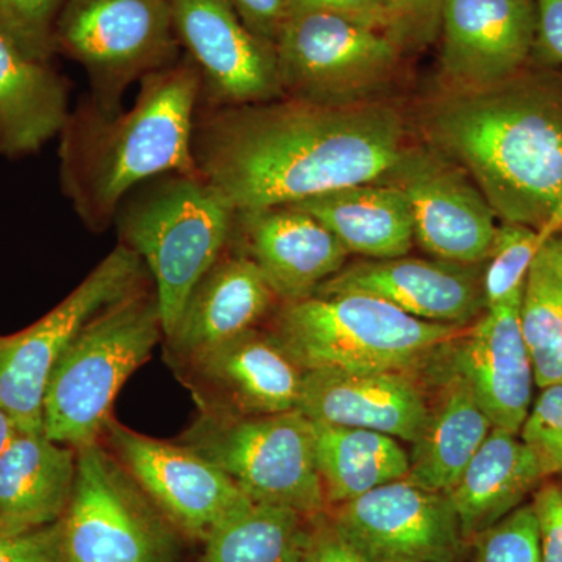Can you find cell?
I'll list each match as a JSON object with an SVG mask.
<instances>
[{"mask_svg": "<svg viewBox=\"0 0 562 562\" xmlns=\"http://www.w3.org/2000/svg\"><path fill=\"white\" fill-rule=\"evenodd\" d=\"M412 147L408 120L387 99L351 106L288 98L239 106L201 103L192 133L195 168L236 211L391 181Z\"/></svg>", "mask_w": 562, "mask_h": 562, "instance_id": "1", "label": "cell"}, {"mask_svg": "<svg viewBox=\"0 0 562 562\" xmlns=\"http://www.w3.org/2000/svg\"><path fill=\"white\" fill-rule=\"evenodd\" d=\"M416 122L425 146L472 177L498 221L542 236L562 202L560 66L535 61L479 90L443 87Z\"/></svg>", "mask_w": 562, "mask_h": 562, "instance_id": "2", "label": "cell"}, {"mask_svg": "<svg viewBox=\"0 0 562 562\" xmlns=\"http://www.w3.org/2000/svg\"><path fill=\"white\" fill-rule=\"evenodd\" d=\"M202 80L190 58L139 81L131 110L105 114L85 99L61 132V190L83 224L103 232L121 202L165 173H199L192 133Z\"/></svg>", "mask_w": 562, "mask_h": 562, "instance_id": "3", "label": "cell"}, {"mask_svg": "<svg viewBox=\"0 0 562 562\" xmlns=\"http://www.w3.org/2000/svg\"><path fill=\"white\" fill-rule=\"evenodd\" d=\"M236 210L201 173L172 172L136 187L113 224L149 271L165 338L195 284L227 250Z\"/></svg>", "mask_w": 562, "mask_h": 562, "instance_id": "4", "label": "cell"}, {"mask_svg": "<svg viewBox=\"0 0 562 562\" xmlns=\"http://www.w3.org/2000/svg\"><path fill=\"white\" fill-rule=\"evenodd\" d=\"M465 328L417 319L383 299L347 292L283 303L272 333L305 371L414 372Z\"/></svg>", "mask_w": 562, "mask_h": 562, "instance_id": "5", "label": "cell"}, {"mask_svg": "<svg viewBox=\"0 0 562 562\" xmlns=\"http://www.w3.org/2000/svg\"><path fill=\"white\" fill-rule=\"evenodd\" d=\"M161 338L160 308L149 284L103 310L52 372L43 403L44 435L76 450L99 442L113 419L117 392Z\"/></svg>", "mask_w": 562, "mask_h": 562, "instance_id": "6", "label": "cell"}, {"mask_svg": "<svg viewBox=\"0 0 562 562\" xmlns=\"http://www.w3.org/2000/svg\"><path fill=\"white\" fill-rule=\"evenodd\" d=\"M179 442L227 473L251 502L310 517L327 509L314 424L297 409L265 416L202 412Z\"/></svg>", "mask_w": 562, "mask_h": 562, "instance_id": "7", "label": "cell"}, {"mask_svg": "<svg viewBox=\"0 0 562 562\" xmlns=\"http://www.w3.org/2000/svg\"><path fill=\"white\" fill-rule=\"evenodd\" d=\"M276 55L283 98L351 106L384 101L406 54L371 25L328 11L294 9Z\"/></svg>", "mask_w": 562, "mask_h": 562, "instance_id": "8", "label": "cell"}, {"mask_svg": "<svg viewBox=\"0 0 562 562\" xmlns=\"http://www.w3.org/2000/svg\"><path fill=\"white\" fill-rule=\"evenodd\" d=\"M169 0H68L55 25V50L79 63L90 101L105 114L122 110L135 81L180 60Z\"/></svg>", "mask_w": 562, "mask_h": 562, "instance_id": "9", "label": "cell"}, {"mask_svg": "<svg viewBox=\"0 0 562 562\" xmlns=\"http://www.w3.org/2000/svg\"><path fill=\"white\" fill-rule=\"evenodd\" d=\"M146 265L117 244L46 316L0 338V408L22 432L43 431V403L52 372L81 331L113 303L149 284Z\"/></svg>", "mask_w": 562, "mask_h": 562, "instance_id": "10", "label": "cell"}, {"mask_svg": "<svg viewBox=\"0 0 562 562\" xmlns=\"http://www.w3.org/2000/svg\"><path fill=\"white\" fill-rule=\"evenodd\" d=\"M172 527L101 443L77 450L63 562H180Z\"/></svg>", "mask_w": 562, "mask_h": 562, "instance_id": "11", "label": "cell"}, {"mask_svg": "<svg viewBox=\"0 0 562 562\" xmlns=\"http://www.w3.org/2000/svg\"><path fill=\"white\" fill-rule=\"evenodd\" d=\"M330 517L366 562H454L464 549L449 495L406 479L335 506Z\"/></svg>", "mask_w": 562, "mask_h": 562, "instance_id": "12", "label": "cell"}, {"mask_svg": "<svg viewBox=\"0 0 562 562\" xmlns=\"http://www.w3.org/2000/svg\"><path fill=\"white\" fill-rule=\"evenodd\" d=\"M105 435L133 482L187 535L205 541L217 524L251 502L227 473L183 443L158 441L114 419Z\"/></svg>", "mask_w": 562, "mask_h": 562, "instance_id": "13", "label": "cell"}, {"mask_svg": "<svg viewBox=\"0 0 562 562\" xmlns=\"http://www.w3.org/2000/svg\"><path fill=\"white\" fill-rule=\"evenodd\" d=\"M173 29L202 80V105L283 98L276 47L247 29L231 0H169Z\"/></svg>", "mask_w": 562, "mask_h": 562, "instance_id": "14", "label": "cell"}, {"mask_svg": "<svg viewBox=\"0 0 562 562\" xmlns=\"http://www.w3.org/2000/svg\"><path fill=\"white\" fill-rule=\"evenodd\" d=\"M390 183L408 198L422 250L460 265L486 261L501 221L461 166L431 147L413 146Z\"/></svg>", "mask_w": 562, "mask_h": 562, "instance_id": "15", "label": "cell"}, {"mask_svg": "<svg viewBox=\"0 0 562 562\" xmlns=\"http://www.w3.org/2000/svg\"><path fill=\"white\" fill-rule=\"evenodd\" d=\"M183 371L202 412L265 416L294 412L305 369L272 331L254 328L195 358Z\"/></svg>", "mask_w": 562, "mask_h": 562, "instance_id": "16", "label": "cell"}, {"mask_svg": "<svg viewBox=\"0 0 562 562\" xmlns=\"http://www.w3.org/2000/svg\"><path fill=\"white\" fill-rule=\"evenodd\" d=\"M439 33L446 87L479 90L530 65L538 7L536 0H446Z\"/></svg>", "mask_w": 562, "mask_h": 562, "instance_id": "17", "label": "cell"}, {"mask_svg": "<svg viewBox=\"0 0 562 562\" xmlns=\"http://www.w3.org/2000/svg\"><path fill=\"white\" fill-rule=\"evenodd\" d=\"M482 265H460L438 258L397 257L360 260L325 281L314 295H373L398 310L435 324L468 327L484 308Z\"/></svg>", "mask_w": 562, "mask_h": 562, "instance_id": "18", "label": "cell"}, {"mask_svg": "<svg viewBox=\"0 0 562 562\" xmlns=\"http://www.w3.org/2000/svg\"><path fill=\"white\" fill-rule=\"evenodd\" d=\"M522 295L486 310L442 347V357L468 382L494 427L519 435L532 403L535 373L520 328Z\"/></svg>", "mask_w": 562, "mask_h": 562, "instance_id": "19", "label": "cell"}, {"mask_svg": "<svg viewBox=\"0 0 562 562\" xmlns=\"http://www.w3.org/2000/svg\"><path fill=\"white\" fill-rule=\"evenodd\" d=\"M233 236L283 303L312 297L350 255L321 221L294 205L236 211Z\"/></svg>", "mask_w": 562, "mask_h": 562, "instance_id": "20", "label": "cell"}, {"mask_svg": "<svg viewBox=\"0 0 562 562\" xmlns=\"http://www.w3.org/2000/svg\"><path fill=\"white\" fill-rule=\"evenodd\" d=\"M413 372L305 371L297 412L314 425L362 428L416 442L430 403Z\"/></svg>", "mask_w": 562, "mask_h": 562, "instance_id": "21", "label": "cell"}, {"mask_svg": "<svg viewBox=\"0 0 562 562\" xmlns=\"http://www.w3.org/2000/svg\"><path fill=\"white\" fill-rule=\"evenodd\" d=\"M279 301L276 292L241 254H224L192 290L171 335L166 336L169 360L187 368L195 358L254 330Z\"/></svg>", "mask_w": 562, "mask_h": 562, "instance_id": "22", "label": "cell"}, {"mask_svg": "<svg viewBox=\"0 0 562 562\" xmlns=\"http://www.w3.org/2000/svg\"><path fill=\"white\" fill-rule=\"evenodd\" d=\"M77 479V450L40 432H18L0 457V532L58 522Z\"/></svg>", "mask_w": 562, "mask_h": 562, "instance_id": "23", "label": "cell"}, {"mask_svg": "<svg viewBox=\"0 0 562 562\" xmlns=\"http://www.w3.org/2000/svg\"><path fill=\"white\" fill-rule=\"evenodd\" d=\"M427 368L442 375L441 392L413 443L406 480L422 490L449 494L494 424L468 382L443 360L442 349Z\"/></svg>", "mask_w": 562, "mask_h": 562, "instance_id": "24", "label": "cell"}, {"mask_svg": "<svg viewBox=\"0 0 562 562\" xmlns=\"http://www.w3.org/2000/svg\"><path fill=\"white\" fill-rule=\"evenodd\" d=\"M69 116L68 81L0 32V150L10 157L40 150L61 135Z\"/></svg>", "mask_w": 562, "mask_h": 562, "instance_id": "25", "label": "cell"}, {"mask_svg": "<svg viewBox=\"0 0 562 562\" xmlns=\"http://www.w3.org/2000/svg\"><path fill=\"white\" fill-rule=\"evenodd\" d=\"M543 482L541 469L519 435L492 428L449 492L465 541L524 505Z\"/></svg>", "mask_w": 562, "mask_h": 562, "instance_id": "26", "label": "cell"}, {"mask_svg": "<svg viewBox=\"0 0 562 562\" xmlns=\"http://www.w3.org/2000/svg\"><path fill=\"white\" fill-rule=\"evenodd\" d=\"M294 206L321 221L349 254L384 260L413 249L412 206L405 191L390 181L344 188Z\"/></svg>", "mask_w": 562, "mask_h": 562, "instance_id": "27", "label": "cell"}, {"mask_svg": "<svg viewBox=\"0 0 562 562\" xmlns=\"http://www.w3.org/2000/svg\"><path fill=\"white\" fill-rule=\"evenodd\" d=\"M316 460L328 506L406 479L409 453L384 432L314 425Z\"/></svg>", "mask_w": 562, "mask_h": 562, "instance_id": "28", "label": "cell"}, {"mask_svg": "<svg viewBox=\"0 0 562 562\" xmlns=\"http://www.w3.org/2000/svg\"><path fill=\"white\" fill-rule=\"evenodd\" d=\"M313 522L288 506L249 502L206 536L202 562H301Z\"/></svg>", "mask_w": 562, "mask_h": 562, "instance_id": "29", "label": "cell"}, {"mask_svg": "<svg viewBox=\"0 0 562 562\" xmlns=\"http://www.w3.org/2000/svg\"><path fill=\"white\" fill-rule=\"evenodd\" d=\"M520 328L536 386L562 384V286L538 257L525 283Z\"/></svg>", "mask_w": 562, "mask_h": 562, "instance_id": "30", "label": "cell"}, {"mask_svg": "<svg viewBox=\"0 0 562 562\" xmlns=\"http://www.w3.org/2000/svg\"><path fill=\"white\" fill-rule=\"evenodd\" d=\"M543 239L541 232L513 222H501L490 257L484 261V308L505 305L524 294L528 273Z\"/></svg>", "mask_w": 562, "mask_h": 562, "instance_id": "31", "label": "cell"}, {"mask_svg": "<svg viewBox=\"0 0 562 562\" xmlns=\"http://www.w3.org/2000/svg\"><path fill=\"white\" fill-rule=\"evenodd\" d=\"M473 562H542L539 525L532 503H524L475 538Z\"/></svg>", "mask_w": 562, "mask_h": 562, "instance_id": "32", "label": "cell"}, {"mask_svg": "<svg viewBox=\"0 0 562 562\" xmlns=\"http://www.w3.org/2000/svg\"><path fill=\"white\" fill-rule=\"evenodd\" d=\"M68 0H0V32L41 61L55 54V25Z\"/></svg>", "mask_w": 562, "mask_h": 562, "instance_id": "33", "label": "cell"}, {"mask_svg": "<svg viewBox=\"0 0 562 562\" xmlns=\"http://www.w3.org/2000/svg\"><path fill=\"white\" fill-rule=\"evenodd\" d=\"M543 480L562 475V384L542 387L519 432Z\"/></svg>", "mask_w": 562, "mask_h": 562, "instance_id": "34", "label": "cell"}, {"mask_svg": "<svg viewBox=\"0 0 562 562\" xmlns=\"http://www.w3.org/2000/svg\"><path fill=\"white\" fill-rule=\"evenodd\" d=\"M384 33L405 54L425 49L441 32L446 0H379Z\"/></svg>", "mask_w": 562, "mask_h": 562, "instance_id": "35", "label": "cell"}, {"mask_svg": "<svg viewBox=\"0 0 562 562\" xmlns=\"http://www.w3.org/2000/svg\"><path fill=\"white\" fill-rule=\"evenodd\" d=\"M0 562H63V519L14 535L0 532Z\"/></svg>", "mask_w": 562, "mask_h": 562, "instance_id": "36", "label": "cell"}, {"mask_svg": "<svg viewBox=\"0 0 562 562\" xmlns=\"http://www.w3.org/2000/svg\"><path fill=\"white\" fill-rule=\"evenodd\" d=\"M542 562H562V486L547 482L532 492Z\"/></svg>", "mask_w": 562, "mask_h": 562, "instance_id": "37", "label": "cell"}, {"mask_svg": "<svg viewBox=\"0 0 562 562\" xmlns=\"http://www.w3.org/2000/svg\"><path fill=\"white\" fill-rule=\"evenodd\" d=\"M231 3L255 36L276 47L291 16V0H231Z\"/></svg>", "mask_w": 562, "mask_h": 562, "instance_id": "38", "label": "cell"}, {"mask_svg": "<svg viewBox=\"0 0 562 562\" xmlns=\"http://www.w3.org/2000/svg\"><path fill=\"white\" fill-rule=\"evenodd\" d=\"M301 562H366L347 542L330 516L314 517L312 536Z\"/></svg>", "mask_w": 562, "mask_h": 562, "instance_id": "39", "label": "cell"}, {"mask_svg": "<svg viewBox=\"0 0 562 562\" xmlns=\"http://www.w3.org/2000/svg\"><path fill=\"white\" fill-rule=\"evenodd\" d=\"M538 36L532 61L562 66V0H536Z\"/></svg>", "mask_w": 562, "mask_h": 562, "instance_id": "40", "label": "cell"}, {"mask_svg": "<svg viewBox=\"0 0 562 562\" xmlns=\"http://www.w3.org/2000/svg\"><path fill=\"white\" fill-rule=\"evenodd\" d=\"M292 10H321L341 14L384 32L379 0H291Z\"/></svg>", "mask_w": 562, "mask_h": 562, "instance_id": "41", "label": "cell"}, {"mask_svg": "<svg viewBox=\"0 0 562 562\" xmlns=\"http://www.w3.org/2000/svg\"><path fill=\"white\" fill-rule=\"evenodd\" d=\"M538 258L562 286V233H557L543 241Z\"/></svg>", "mask_w": 562, "mask_h": 562, "instance_id": "42", "label": "cell"}, {"mask_svg": "<svg viewBox=\"0 0 562 562\" xmlns=\"http://www.w3.org/2000/svg\"><path fill=\"white\" fill-rule=\"evenodd\" d=\"M18 432H20V430H18L14 420L11 419L9 414L0 408V457L5 452L7 447H9V443L13 441V438Z\"/></svg>", "mask_w": 562, "mask_h": 562, "instance_id": "43", "label": "cell"}, {"mask_svg": "<svg viewBox=\"0 0 562 562\" xmlns=\"http://www.w3.org/2000/svg\"><path fill=\"white\" fill-rule=\"evenodd\" d=\"M557 233H562V202L557 214H554L552 222H550L549 227H547V231L542 233L543 241H546L547 238H550V236L557 235Z\"/></svg>", "mask_w": 562, "mask_h": 562, "instance_id": "44", "label": "cell"}, {"mask_svg": "<svg viewBox=\"0 0 562 562\" xmlns=\"http://www.w3.org/2000/svg\"><path fill=\"white\" fill-rule=\"evenodd\" d=\"M561 486H562V483H561Z\"/></svg>", "mask_w": 562, "mask_h": 562, "instance_id": "45", "label": "cell"}]
</instances>
